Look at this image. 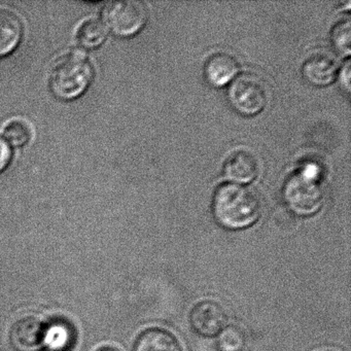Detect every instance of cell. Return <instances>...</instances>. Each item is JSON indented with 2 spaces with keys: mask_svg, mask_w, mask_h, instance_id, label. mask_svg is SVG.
<instances>
[{
  "mask_svg": "<svg viewBox=\"0 0 351 351\" xmlns=\"http://www.w3.org/2000/svg\"><path fill=\"white\" fill-rule=\"evenodd\" d=\"M93 77V67L89 59L79 53H69L55 61L50 73L53 93L63 100L81 95Z\"/></svg>",
  "mask_w": 351,
  "mask_h": 351,
  "instance_id": "cell-2",
  "label": "cell"
},
{
  "mask_svg": "<svg viewBox=\"0 0 351 351\" xmlns=\"http://www.w3.org/2000/svg\"><path fill=\"white\" fill-rule=\"evenodd\" d=\"M213 213L217 221L228 229L250 227L258 221L261 204L258 196L239 184L219 186L213 198Z\"/></svg>",
  "mask_w": 351,
  "mask_h": 351,
  "instance_id": "cell-1",
  "label": "cell"
},
{
  "mask_svg": "<svg viewBox=\"0 0 351 351\" xmlns=\"http://www.w3.org/2000/svg\"><path fill=\"white\" fill-rule=\"evenodd\" d=\"M332 42L335 49L342 55L350 54V21L343 20L335 25L332 32Z\"/></svg>",
  "mask_w": 351,
  "mask_h": 351,
  "instance_id": "cell-17",
  "label": "cell"
},
{
  "mask_svg": "<svg viewBox=\"0 0 351 351\" xmlns=\"http://www.w3.org/2000/svg\"><path fill=\"white\" fill-rule=\"evenodd\" d=\"M217 344L219 351H241L245 345V336L238 326H226L217 335Z\"/></svg>",
  "mask_w": 351,
  "mask_h": 351,
  "instance_id": "cell-15",
  "label": "cell"
},
{
  "mask_svg": "<svg viewBox=\"0 0 351 351\" xmlns=\"http://www.w3.org/2000/svg\"><path fill=\"white\" fill-rule=\"evenodd\" d=\"M97 351H120L116 347L112 346H104L101 348L98 349Z\"/></svg>",
  "mask_w": 351,
  "mask_h": 351,
  "instance_id": "cell-20",
  "label": "cell"
},
{
  "mask_svg": "<svg viewBox=\"0 0 351 351\" xmlns=\"http://www.w3.org/2000/svg\"><path fill=\"white\" fill-rule=\"evenodd\" d=\"M133 351H182L178 339L164 328H149L139 335Z\"/></svg>",
  "mask_w": 351,
  "mask_h": 351,
  "instance_id": "cell-12",
  "label": "cell"
},
{
  "mask_svg": "<svg viewBox=\"0 0 351 351\" xmlns=\"http://www.w3.org/2000/svg\"><path fill=\"white\" fill-rule=\"evenodd\" d=\"M318 176L317 168L308 165L293 174L285 182V201L298 215H313L322 207L324 190Z\"/></svg>",
  "mask_w": 351,
  "mask_h": 351,
  "instance_id": "cell-3",
  "label": "cell"
},
{
  "mask_svg": "<svg viewBox=\"0 0 351 351\" xmlns=\"http://www.w3.org/2000/svg\"><path fill=\"white\" fill-rule=\"evenodd\" d=\"M46 328L36 316H26L15 322L11 330V342L19 351H36L44 345Z\"/></svg>",
  "mask_w": 351,
  "mask_h": 351,
  "instance_id": "cell-7",
  "label": "cell"
},
{
  "mask_svg": "<svg viewBox=\"0 0 351 351\" xmlns=\"http://www.w3.org/2000/svg\"><path fill=\"white\" fill-rule=\"evenodd\" d=\"M258 162L248 151L234 152L225 163V174L230 180L245 184L252 182L258 173Z\"/></svg>",
  "mask_w": 351,
  "mask_h": 351,
  "instance_id": "cell-8",
  "label": "cell"
},
{
  "mask_svg": "<svg viewBox=\"0 0 351 351\" xmlns=\"http://www.w3.org/2000/svg\"><path fill=\"white\" fill-rule=\"evenodd\" d=\"M71 330L64 324H52L46 328L45 343L50 351H65L71 344Z\"/></svg>",
  "mask_w": 351,
  "mask_h": 351,
  "instance_id": "cell-14",
  "label": "cell"
},
{
  "mask_svg": "<svg viewBox=\"0 0 351 351\" xmlns=\"http://www.w3.org/2000/svg\"><path fill=\"white\" fill-rule=\"evenodd\" d=\"M23 34V24L15 12L0 8V57L15 50Z\"/></svg>",
  "mask_w": 351,
  "mask_h": 351,
  "instance_id": "cell-10",
  "label": "cell"
},
{
  "mask_svg": "<svg viewBox=\"0 0 351 351\" xmlns=\"http://www.w3.org/2000/svg\"><path fill=\"white\" fill-rule=\"evenodd\" d=\"M5 136L11 145L22 147L32 139V127L26 121L15 119L5 127Z\"/></svg>",
  "mask_w": 351,
  "mask_h": 351,
  "instance_id": "cell-16",
  "label": "cell"
},
{
  "mask_svg": "<svg viewBox=\"0 0 351 351\" xmlns=\"http://www.w3.org/2000/svg\"><path fill=\"white\" fill-rule=\"evenodd\" d=\"M228 95L235 110L245 116L260 112L268 100V92L264 82L250 73L236 77L230 86Z\"/></svg>",
  "mask_w": 351,
  "mask_h": 351,
  "instance_id": "cell-4",
  "label": "cell"
},
{
  "mask_svg": "<svg viewBox=\"0 0 351 351\" xmlns=\"http://www.w3.org/2000/svg\"><path fill=\"white\" fill-rule=\"evenodd\" d=\"M190 322L193 330L200 336H217L227 324V314L217 302L202 301L191 311Z\"/></svg>",
  "mask_w": 351,
  "mask_h": 351,
  "instance_id": "cell-6",
  "label": "cell"
},
{
  "mask_svg": "<svg viewBox=\"0 0 351 351\" xmlns=\"http://www.w3.org/2000/svg\"><path fill=\"white\" fill-rule=\"evenodd\" d=\"M350 60L347 59L346 62L344 63L342 69H341L340 77H339V81H340L343 89H344L347 93L350 92Z\"/></svg>",
  "mask_w": 351,
  "mask_h": 351,
  "instance_id": "cell-19",
  "label": "cell"
},
{
  "mask_svg": "<svg viewBox=\"0 0 351 351\" xmlns=\"http://www.w3.org/2000/svg\"><path fill=\"white\" fill-rule=\"evenodd\" d=\"M239 64L235 57L228 53H217L207 60L205 75L207 81L215 87L229 83L237 75Z\"/></svg>",
  "mask_w": 351,
  "mask_h": 351,
  "instance_id": "cell-9",
  "label": "cell"
},
{
  "mask_svg": "<svg viewBox=\"0 0 351 351\" xmlns=\"http://www.w3.org/2000/svg\"><path fill=\"white\" fill-rule=\"evenodd\" d=\"M337 63L330 55L317 53L304 63L303 75L316 86L328 85L336 75Z\"/></svg>",
  "mask_w": 351,
  "mask_h": 351,
  "instance_id": "cell-11",
  "label": "cell"
},
{
  "mask_svg": "<svg viewBox=\"0 0 351 351\" xmlns=\"http://www.w3.org/2000/svg\"><path fill=\"white\" fill-rule=\"evenodd\" d=\"M12 151L9 143L0 136V172L3 171L11 161Z\"/></svg>",
  "mask_w": 351,
  "mask_h": 351,
  "instance_id": "cell-18",
  "label": "cell"
},
{
  "mask_svg": "<svg viewBox=\"0 0 351 351\" xmlns=\"http://www.w3.org/2000/svg\"><path fill=\"white\" fill-rule=\"evenodd\" d=\"M108 29L106 24L97 18L86 20L77 32V44L86 49L100 46L106 40Z\"/></svg>",
  "mask_w": 351,
  "mask_h": 351,
  "instance_id": "cell-13",
  "label": "cell"
},
{
  "mask_svg": "<svg viewBox=\"0 0 351 351\" xmlns=\"http://www.w3.org/2000/svg\"><path fill=\"white\" fill-rule=\"evenodd\" d=\"M104 18L110 29L121 36L137 34L147 19L145 3L137 0H121L110 3L104 11Z\"/></svg>",
  "mask_w": 351,
  "mask_h": 351,
  "instance_id": "cell-5",
  "label": "cell"
}]
</instances>
